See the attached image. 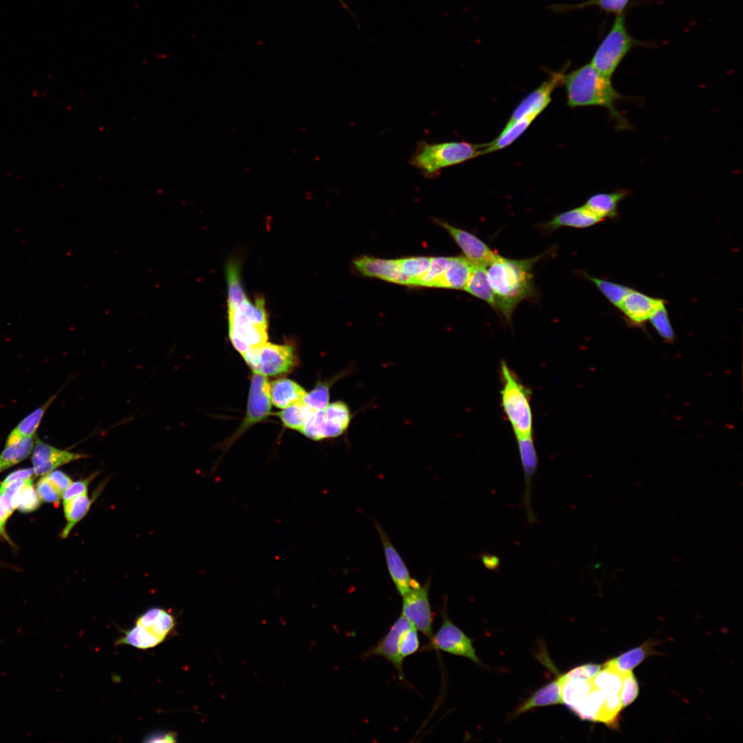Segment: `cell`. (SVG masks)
<instances>
[{"label":"cell","instance_id":"cell-49","mask_svg":"<svg viewBox=\"0 0 743 743\" xmlns=\"http://www.w3.org/2000/svg\"><path fill=\"white\" fill-rule=\"evenodd\" d=\"M144 741L149 742H176V734L173 732L153 733L146 737Z\"/></svg>","mask_w":743,"mask_h":743},{"label":"cell","instance_id":"cell-6","mask_svg":"<svg viewBox=\"0 0 743 743\" xmlns=\"http://www.w3.org/2000/svg\"><path fill=\"white\" fill-rule=\"evenodd\" d=\"M643 45L627 31L625 17L618 14L612 28L596 49L591 65L601 74L612 78L619 64L634 47Z\"/></svg>","mask_w":743,"mask_h":743},{"label":"cell","instance_id":"cell-34","mask_svg":"<svg viewBox=\"0 0 743 743\" xmlns=\"http://www.w3.org/2000/svg\"><path fill=\"white\" fill-rule=\"evenodd\" d=\"M162 641L150 634L142 627L136 624L127 630L116 642L117 645H127L140 649L156 647Z\"/></svg>","mask_w":743,"mask_h":743},{"label":"cell","instance_id":"cell-18","mask_svg":"<svg viewBox=\"0 0 743 743\" xmlns=\"http://www.w3.org/2000/svg\"><path fill=\"white\" fill-rule=\"evenodd\" d=\"M663 300L632 289L618 308L629 323L641 325L649 320Z\"/></svg>","mask_w":743,"mask_h":743},{"label":"cell","instance_id":"cell-21","mask_svg":"<svg viewBox=\"0 0 743 743\" xmlns=\"http://www.w3.org/2000/svg\"><path fill=\"white\" fill-rule=\"evenodd\" d=\"M475 264L464 256L451 257V262L435 288L464 290Z\"/></svg>","mask_w":743,"mask_h":743},{"label":"cell","instance_id":"cell-1","mask_svg":"<svg viewBox=\"0 0 743 743\" xmlns=\"http://www.w3.org/2000/svg\"><path fill=\"white\" fill-rule=\"evenodd\" d=\"M541 257L513 259L498 255L486 266L488 279L495 295L496 312L509 324L518 304L534 296L532 271Z\"/></svg>","mask_w":743,"mask_h":743},{"label":"cell","instance_id":"cell-35","mask_svg":"<svg viewBox=\"0 0 743 743\" xmlns=\"http://www.w3.org/2000/svg\"><path fill=\"white\" fill-rule=\"evenodd\" d=\"M33 478L28 479L22 488L12 499L14 509L23 513H30L36 510L41 504V499L33 486Z\"/></svg>","mask_w":743,"mask_h":743},{"label":"cell","instance_id":"cell-41","mask_svg":"<svg viewBox=\"0 0 743 743\" xmlns=\"http://www.w3.org/2000/svg\"><path fill=\"white\" fill-rule=\"evenodd\" d=\"M330 384L319 383L314 389L306 393L302 402L310 407L314 411L325 409L329 405Z\"/></svg>","mask_w":743,"mask_h":743},{"label":"cell","instance_id":"cell-5","mask_svg":"<svg viewBox=\"0 0 743 743\" xmlns=\"http://www.w3.org/2000/svg\"><path fill=\"white\" fill-rule=\"evenodd\" d=\"M500 377L501 407L515 437L533 435L531 391L504 360L500 365Z\"/></svg>","mask_w":743,"mask_h":743},{"label":"cell","instance_id":"cell-10","mask_svg":"<svg viewBox=\"0 0 743 743\" xmlns=\"http://www.w3.org/2000/svg\"><path fill=\"white\" fill-rule=\"evenodd\" d=\"M431 577L421 585L413 579L410 590L402 596L401 615L424 634L428 639L433 636V616L429 598Z\"/></svg>","mask_w":743,"mask_h":743},{"label":"cell","instance_id":"cell-50","mask_svg":"<svg viewBox=\"0 0 743 743\" xmlns=\"http://www.w3.org/2000/svg\"><path fill=\"white\" fill-rule=\"evenodd\" d=\"M484 567L490 570L497 571L500 565L499 558L494 554L483 552L479 556Z\"/></svg>","mask_w":743,"mask_h":743},{"label":"cell","instance_id":"cell-45","mask_svg":"<svg viewBox=\"0 0 743 743\" xmlns=\"http://www.w3.org/2000/svg\"><path fill=\"white\" fill-rule=\"evenodd\" d=\"M98 473L95 472L88 477L72 482L63 493V502L67 501L74 497L88 493V487L91 482L96 477Z\"/></svg>","mask_w":743,"mask_h":743},{"label":"cell","instance_id":"cell-25","mask_svg":"<svg viewBox=\"0 0 743 743\" xmlns=\"http://www.w3.org/2000/svg\"><path fill=\"white\" fill-rule=\"evenodd\" d=\"M627 194V191L623 189L613 193H596L589 197L583 206L604 219L615 218L619 203Z\"/></svg>","mask_w":743,"mask_h":743},{"label":"cell","instance_id":"cell-44","mask_svg":"<svg viewBox=\"0 0 743 743\" xmlns=\"http://www.w3.org/2000/svg\"><path fill=\"white\" fill-rule=\"evenodd\" d=\"M36 491L45 502L57 504L63 497V493L56 488L45 475L36 484Z\"/></svg>","mask_w":743,"mask_h":743},{"label":"cell","instance_id":"cell-16","mask_svg":"<svg viewBox=\"0 0 743 743\" xmlns=\"http://www.w3.org/2000/svg\"><path fill=\"white\" fill-rule=\"evenodd\" d=\"M353 263L355 268L365 276L410 286L409 279L401 272L398 259L362 256L355 259Z\"/></svg>","mask_w":743,"mask_h":743},{"label":"cell","instance_id":"cell-12","mask_svg":"<svg viewBox=\"0 0 743 743\" xmlns=\"http://www.w3.org/2000/svg\"><path fill=\"white\" fill-rule=\"evenodd\" d=\"M271 403L270 383L267 377L254 373L250 383L246 416L239 429V433L267 418L271 411Z\"/></svg>","mask_w":743,"mask_h":743},{"label":"cell","instance_id":"cell-29","mask_svg":"<svg viewBox=\"0 0 743 743\" xmlns=\"http://www.w3.org/2000/svg\"><path fill=\"white\" fill-rule=\"evenodd\" d=\"M535 116L524 117L508 127H505L500 134L492 142L487 143L482 155L502 149L519 138L535 119Z\"/></svg>","mask_w":743,"mask_h":743},{"label":"cell","instance_id":"cell-19","mask_svg":"<svg viewBox=\"0 0 743 743\" xmlns=\"http://www.w3.org/2000/svg\"><path fill=\"white\" fill-rule=\"evenodd\" d=\"M563 674L545 686L535 691L515 710L513 715L518 716L537 707L562 704Z\"/></svg>","mask_w":743,"mask_h":743},{"label":"cell","instance_id":"cell-37","mask_svg":"<svg viewBox=\"0 0 743 743\" xmlns=\"http://www.w3.org/2000/svg\"><path fill=\"white\" fill-rule=\"evenodd\" d=\"M402 274L409 279L410 286H415L416 282L427 271L431 257H411L398 259Z\"/></svg>","mask_w":743,"mask_h":743},{"label":"cell","instance_id":"cell-40","mask_svg":"<svg viewBox=\"0 0 743 743\" xmlns=\"http://www.w3.org/2000/svg\"><path fill=\"white\" fill-rule=\"evenodd\" d=\"M629 1V0H589L584 3L574 6L555 5L552 7V9L554 11L561 12L596 6L607 12L614 13L618 15L623 13V11L627 6Z\"/></svg>","mask_w":743,"mask_h":743},{"label":"cell","instance_id":"cell-2","mask_svg":"<svg viewBox=\"0 0 743 743\" xmlns=\"http://www.w3.org/2000/svg\"><path fill=\"white\" fill-rule=\"evenodd\" d=\"M568 105L571 107L599 106L607 109L618 129L631 127L627 119L616 108L618 100L625 98L616 90L611 78L598 72L591 63L564 75Z\"/></svg>","mask_w":743,"mask_h":743},{"label":"cell","instance_id":"cell-24","mask_svg":"<svg viewBox=\"0 0 743 743\" xmlns=\"http://www.w3.org/2000/svg\"><path fill=\"white\" fill-rule=\"evenodd\" d=\"M306 393L299 384L288 378L278 379L270 383L271 402L279 409L301 402Z\"/></svg>","mask_w":743,"mask_h":743},{"label":"cell","instance_id":"cell-20","mask_svg":"<svg viewBox=\"0 0 743 743\" xmlns=\"http://www.w3.org/2000/svg\"><path fill=\"white\" fill-rule=\"evenodd\" d=\"M136 624L142 627L162 642L175 625L173 616L166 610L153 607L148 610L136 620Z\"/></svg>","mask_w":743,"mask_h":743},{"label":"cell","instance_id":"cell-38","mask_svg":"<svg viewBox=\"0 0 743 743\" xmlns=\"http://www.w3.org/2000/svg\"><path fill=\"white\" fill-rule=\"evenodd\" d=\"M665 303V301L663 300L649 320L663 340L667 342H671L674 339L675 334L670 323Z\"/></svg>","mask_w":743,"mask_h":743},{"label":"cell","instance_id":"cell-46","mask_svg":"<svg viewBox=\"0 0 743 743\" xmlns=\"http://www.w3.org/2000/svg\"><path fill=\"white\" fill-rule=\"evenodd\" d=\"M14 510L12 504L0 495V537L11 545L12 542L6 532V525Z\"/></svg>","mask_w":743,"mask_h":743},{"label":"cell","instance_id":"cell-8","mask_svg":"<svg viewBox=\"0 0 743 743\" xmlns=\"http://www.w3.org/2000/svg\"><path fill=\"white\" fill-rule=\"evenodd\" d=\"M440 614L442 621L441 626L429 639V642L422 647L421 651L440 650L483 665L476 654L473 640L451 621L446 609V599L443 600Z\"/></svg>","mask_w":743,"mask_h":743},{"label":"cell","instance_id":"cell-13","mask_svg":"<svg viewBox=\"0 0 743 743\" xmlns=\"http://www.w3.org/2000/svg\"><path fill=\"white\" fill-rule=\"evenodd\" d=\"M435 222L447 230L462 250L464 257L474 264L487 266L499 255L475 235L443 220L435 219Z\"/></svg>","mask_w":743,"mask_h":743},{"label":"cell","instance_id":"cell-30","mask_svg":"<svg viewBox=\"0 0 743 743\" xmlns=\"http://www.w3.org/2000/svg\"><path fill=\"white\" fill-rule=\"evenodd\" d=\"M34 436L27 437L14 444L5 446L0 454V473L22 462L30 455L35 443Z\"/></svg>","mask_w":743,"mask_h":743},{"label":"cell","instance_id":"cell-43","mask_svg":"<svg viewBox=\"0 0 743 743\" xmlns=\"http://www.w3.org/2000/svg\"><path fill=\"white\" fill-rule=\"evenodd\" d=\"M419 639L417 629L411 625L402 634L399 643V653L404 660L406 657L416 653L419 649Z\"/></svg>","mask_w":743,"mask_h":743},{"label":"cell","instance_id":"cell-33","mask_svg":"<svg viewBox=\"0 0 743 743\" xmlns=\"http://www.w3.org/2000/svg\"><path fill=\"white\" fill-rule=\"evenodd\" d=\"M623 674L602 665L600 671L591 678V680L605 697L612 696L619 694L622 686Z\"/></svg>","mask_w":743,"mask_h":743},{"label":"cell","instance_id":"cell-3","mask_svg":"<svg viewBox=\"0 0 743 743\" xmlns=\"http://www.w3.org/2000/svg\"><path fill=\"white\" fill-rule=\"evenodd\" d=\"M229 337L233 347L241 355L268 341V316L263 297L255 303L246 300L228 310Z\"/></svg>","mask_w":743,"mask_h":743},{"label":"cell","instance_id":"cell-4","mask_svg":"<svg viewBox=\"0 0 743 743\" xmlns=\"http://www.w3.org/2000/svg\"><path fill=\"white\" fill-rule=\"evenodd\" d=\"M486 144H473L464 141L439 143L418 142L409 159L411 166L429 178L436 177L446 167L460 164L482 155Z\"/></svg>","mask_w":743,"mask_h":743},{"label":"cell","instance_id":"cell-36","mask_svg":"<svg viewBox=\"0 0 743 743\" xmlns=\"http://www.w3.org/2000/svg\"><path fill=\"white\" fill-rule=\"evenodd\" d=\"M583 274L592 282L605 297L617 308L632 288L605 279L594 277L585 272Z\"/></svg>","mask_w":743,"mask_h":743},{"label":"cell","instance_id":"cell-47","mask_svg":"<svg viewBox=\"0 0 743 743\" xmlns=\"http://www.w3.org/2000/svg\"><path fill=\"white\" fill-rule=\"evenodd\" d=\"M45 475L63 493L73 482L68 475L59 470H54Z\"/></svg>","mask_w":743,"mask_h":743},{"label":"cell","instance_id":"cell-31","mask_svg":"<svg viewBox=\"0 0 743 743\" xmlns=\"http://www.w3.org/2000/svg\"><path fill=\"white\" fill-rule=\"evenodd\" d=\"M226 274L228 291V310H232L247 300L248 298L241 284L240 267L237 261H230L227 263Z\"/></svg>","mask_w":743,"mask_h":743},{"label":"cell","instance_id":"cell-9","mask_svg":"<svg viewBox=\"0 0 743 743\" xmlns=\"http://www.w3.org/2000/svg\"><path fill=\"white\" fill-rule=\"evenodd\" d=\"M352 417L347 404L336 401L329 403L323 409L314 411L300 432L314 440L336 438L347 431Z\"/></svg>","mask_w":743,"mask_h":743},{"label":"cell","instance_id":"cell-27","mask_svg":"<svg viewBox=\"0 0 743 743\" xmlns=\"http://www.w3.org/2000/svg\"><path fill=\"white\" fill-rule=\"evenodd\" d=\"M464 290L485 301L496 311L495 295L488 279L486 266L475 264Z\"/></svg>","mask_w":743,"mask_h":743},{"label":"cell","instance_id":"cell-14","mask_svg":"<svg viewBox=\"0 0 743 743\" xmlns=\"http://www.w3.org/2000/svg\"><path fill=\"white\" fill-rule=\"evenodd\" d=\"M402 615L394 623L388 632L378 643L363 654V657L380 656L388 660L396 669L400 680H404L403 661L399 653V643L402 633L411 626Z\"/></svg>","mask_w":743,"mask_h":743},{"label":"cell","instance_id":"cell-23","mask_svg":"<svg viewBox=\"0 0 743 743\" xmlns=\"http://www.w3.org/2000/svg\"><path fill=\"white\" fill-rule=\"evenodd\" d=\"M101 490L100 486L98 493H95L91 497L87 493L63 502L66 525L61 533L62 539L67 538L74 527L87 515Z\"/></svg>","mask_w":743,"mask_h":743},{"label":"cell","instance_id":"cell-28","mask_svg":"<svg viewBox=\"0 0 743 743\" xmlns=\"http://www.w3.org/2000/svg\"><path fill=\"white\" fill-rule=\"evenodd\" d=\"M54 398V396L21 420L8 436L5 446L14 444L23 438L34 436L46 409Z\"/></svg>","mask_w":743,"mask_h":743},{"label":"cell","instance_id":"cell-51","mask_svg":"<svg viewBox=\"0 0 743 743\" xmlns=\"http://www.w3.org/2000/svg\"><path fill=\"white\" fill-rule=\"evenodd\" d=\"M337 1H339V2H340V3H341V4H342V5H343V6H344V7H345V8H347V6H346V5L345 4V3L343 2V0H337Z\"/></svg>","mask_w":743,"mask_h":743},{"label":"cell","instance_id":"cell-11","mask_svg":"<svg viewBox=\"0 0 743 743\" xmlns=\"http://www.w3.org/2000/svg\"><path fill=\"white\" fill-rule=\"evenodd\" d=\"M564 75L563 72L552 73L548 80L530 93L518 105L505 127H508L524 117H537L550 103L553 90L563 83Z\"/></svg>","mask_w":743,"mask_h":743},{"label":"cell","instance_id":"cell-7","mask_svg":"<svg viewBox=\"0 0 743 743\" xmlns=\"http://www.w3.org/2000/svg\"><path fill=\"white\" fill-rule=\"evenodd\" d=\"M241 356L253 373L265 376L286 374L295 365L293 348L288 345L266 342L248 350Z\"/></svg>","mask_w":743,"mask_h":743},{"label":"cell","instance_id":"cell-42","mask_svg":"<svg viewBox=\"0 0 743 743\" xmlns=\"http://www.w3.org/2000/svg\"><path fill=\"white\" fill-rule=\"evenodd\" d=\"M638 692V684L632 671L623 673L619 692L623 708L631 704L636 699Z\"/></svg>","mask_w":743,"mask_h":743},{"label":"cell","instance_id":"cell-22","mask_svg":"<svg viewBox=\"0 0 743 743\" xmlns=\"http://www.w3.org/2000/svg\"><path fill=\"white\" fill-rule=\"evenodd\" d=\"M604 219L596 215L585 206H582L559 213L544 224V228L554 230L561 227L568 226L583 228L596 224Z\"/></svg>","mask_w":743,"mask_h":743},{"label":"cell","instance_id":"cell-48","mask_svg":"<svg viewBox=\"0 0 743 743\" xmlns=\"http://www.w3.org/2000/svg\"><path fill=\"white\" fill-rule=\"evenodd\" d=\"M34 471L33 469H18L9 474L1 484H6L17 480H28L33 478Z\"/></svg>","mask_w":743,"mask_h":743},{"label":"cell","instance_id":"cell-15","mask_svg":"<svg viewBox=\"0 0 743 743\" xmlns=\"http://www.w3.org/2000/svg\"><path fill=\"white\" fill-rule=\"evenodd\" d=\"M32 461L36 477L45 475L56 468L87 457V455L63 450L37 440Z\"/></svg>","mask_w":743,"mask_h":743},{"label":"cell","instance_id":"cell-26","mask_svg":"<svg viewBox=\"0 0 743 743\" xmlns=\"http://www.w3.org/2000/svg\"><path fill=\"white\" fill-rule=\"evenodd\" d=\"M654 645V642L648 640L640 646L634 647L617 657L606 661L603 665L614 669L621 673L632 671L634 668L639 665L650 654H654L653 651Z\"/></svg>","mask_w":743,"mask_h":743},{"label":"cell","instance_id":"cell-39","mask_svg":"<svg viewBox=\"0 0 743 743\" xmlns=\"http://www.w3.org/2000/svg\"><path fill=\"white\" fill-rule=\"evenodd\" d=\"M451 258L448 257H431V262L427 271L418 280L415 286L435 288L436 283L449 267Z\"/></svg>","mask_w":743,"mask_h":743},{"label":"cell","instance_id":"cell-17","mask_svg":"<svg viewBox=\"0 0 743 743\" xmlns=\"http://www.w3.org/2000/svg\"><path fill=\"white\" fill-rule=\"evenodd\" d=\"M375 528L381 539L384 554L390 577L402 596L411 589L412 578L400 555L390 541L381 525L374 521Z\"/></svg>","mask_w":743,"mask_h":743},{"label":"cell","instance_id":"cell-32","mask_svg":"<svg viewBox=\"0 0 743 743\" xmlns=\"http://www.w3.org/2000/svg\"><path fill=\"white\" fill-rule=\"evenodd\" d=\"M314 412L310 407L301 401L283 409L277 415L284 426L301 431Z\"/></svg>","mask_w":743,"mask_h":743}]
</instances>
